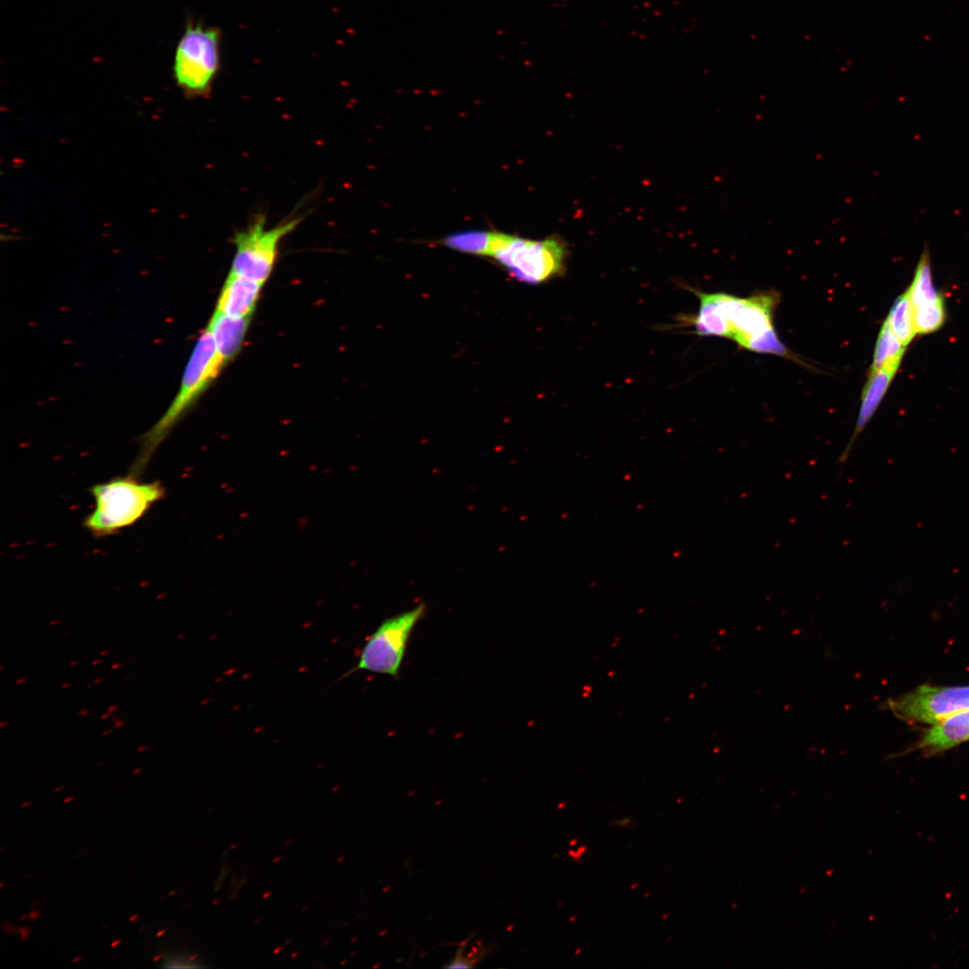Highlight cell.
I'll list each match as a JSON object with an SVG mask.
<instances>
[{
  "label": "cell",
  "instance_id": "1",
  "mask_svg": "<svg viewBox=\"0 0 969 969\" xmlns=\"http://www.w3.org/2000/svg\"><path fill=\"white\" fill-rule=\"evenodd\" d=\"M228 362L218 351L206 327L199 335L185 367L179 388L165 413L141 438L132 473L140 475L178 422L218 377Z\"/></svg>",
  "mask_w": 969,
  "mask_h": 969
},
{
  "label": "cell",
  "instance_id": "2",
  "mask_svg": "<svg viewBox=\"0 0 969 969\" xmlns=\"http://www.w3.org/2000/svg\"><path fill=\"white\" fill-rule=\"evenodd\" d=\"M90 492L94 507L83 526L95 537L112 536L135 524L165 496L161 482H144L134 473L94 484Z\"/></svg>",
  "mask_w": 969,
  "mask_h": 969
},
{
  "label": "cell",
  "instance_id": "3",
  "mask_svg": "<svg viewBox=\"0 0 969 969\" xmlns=\"http://www.w3.org/2000/svg\"><path fill=\"white\" fill-rule=\"evenodd\" d=\"M567 254V246L560 237L531 240L494 231L488 257L511 277L536 285L563 274Z\"/></svg>",
  "mask_w": 969,
  "mask_h": 969
},
{
  "label": "cell",
  "instance_id": "4",
  "mask_svg": "<svg viewBox=\"0 0 969 969\" xmlns=\"http://www.w3.org/2000/svg\"><path fill=\"white\" fill-rule=\"evenodd\" d=\"M221 32L215 27L189 22L177 45L173 76L188 97L206 95L221 65Z\"/></svg>",
  "mask_w": 969,
  "mask_h": 969
},
{
  "label": "cell",
  "instance_id": "5",
  "mask_svg": "<svg viewBox=\"0 0 969 969\" xmlns=\"http://www.w3.org/2000/svg\"><path fill=\"white\" fill-rule=\"evenodd\" d=\"M301 220V216H292L267 227L265 217L258 216L233 236L235 252L230 272L265 284L274 270L281 241Z\"/></svg>",
  "mask_w": 969,
  "mask_h": 969
},
{
  "label": "cell",
  "instance_id": "6",
  "mask_svg": "<svg viewBox=\"0 0 969 969\" xmlns=\"http://www.w3.org/2000/svg\"><path fill=\"white\" fill-rule=\"evenodd\" d=\"M425 611V605L421 603L381 622L367 638L351 672L366 670L397 677L410 635Z\"/></svg>",
  "mask_w": 969,
  "mask_h": 969
},
{
  "label": "cell",
  "instance_id": "7",
  "mask_svg": "<svg viewBox=\"0 0 969 969\" xmlns=\"http://www.w3.org/2000/svg\"><path fill=\"white\" fill-rule=\"evenodd\" d=\"M898 718L927 724L969 710L968 686H934L922 685L886 703Z\"/></svg>",
  "mask_w": 969,
  "mask_h": 969
},
{
  "label": "cell",
  "instance_id": "8",
  "mask_svg": "<svg viewBox=\"0 0 969 969\" xmlns=\"http://www.w3.org/2000/svg\"><path fill=\"white\" fill-rule=\"evenodd\" d=\"M716 297L730 326V339L740 346L752 351L775 332L773 326V311L778 301L775 293H759L743 299L717 292Z\"/></svg>",
  "mask_w": 969,
  "mask_h": 969
},
{
  "label": "cell",
  "instance_id": "9",
  "mask_svg": "<svg viewBox=\"0 0 969 969\" xmlns=\"http://www.w3.org/2000/svg\"><path fill=\"white\" fill-rule=\"evenodd\" d=\"M901 361L899 359L886 362L877 370L869 372V379L861 395V405L853 434L839 458V462L842 465L847 461L856 439L876 412L897 372Z\"/></svg>",
  "mask_w": 969,
  "mask_h": 969
},
{
  "label": "cell",
  "instance_id": "10",
  "mask_svg": "<svg viewBox=\"0 0 969 969\" xmlns=\"http://www.w3.org/2000/svg\"><path fill=\"white\" fill-rule=\"evenodd\" d=\"M264 284L229 272L215 305V311L251 319Z\"/></svg>",
  "mask_w": 969,
  "mask_h": 969
},
{
  "label": "cell",
  "instance_id": "11",
  "mask_svg": "<svg viewBox=\"0 0 969 969\" xmlns=\"http://www.w3.org/2000/svg\"><path fill=\"white\" fill-rule=\"evenodd\" d=\"M969 740V710L934 724L919 743L926 754H938Z\"/></svg>",
  "mask_w": 969,
  "mask_h": 969
},
{
  "label": "cell",
  "instance_id": "12",
  "mask_svg": "<svg viewBox=\"0 0 969 969\" xmlns=\"http://www.w3.org/2000/svg\"><path fill=\"white\" fill-rule=\"evenodd\" d=\"M250 319L234 318L214 311L207 327L215 345L228 362L236 357L244 343Z\"/></svg>",
  "mask_w": 969,
  "mask_h": 969
},
{
  "label": "cell",
  "instance_id": "13",
  "mask_svg": "<svg viewBox=\"0 0 969 969\" xmlns=\"http://www.w3.org/2000/svg\"><path fill=\"white\" fill-rule=\"evenodd\" d=\"M700 299L698 313L688 318L698 335L730 338V326L722 313L715 293L694 291Z\"/></svg>",
  "mask_w": 969,
  "mask_h": 969
},
{
  "label": "cell",
  "instance_id": "14",
  "mask_svg": "<svg viewBox=\"0 0 969 969\" xmlns=\"http://www.w3.org/2000/svg\"><path fill=\"white\" fill-rule=\"evenodd\" d=\"M908 291L913 309L943 300L933 284L930 256L927 247L920 258Z\"/></svg>",
  "mask_w": 969,
  "mask_h": 969
},
{
  "label": "cell",
  "instance_id": "15",
  "mask_svg": "<svg viewBox=\"0 0 969 969\" xmlns=\"http://www.w3.org/2000/svg\"><path fill=\"white\" fill-rule=\"evenodd\" d=\"M886 319L895 335L906 347L917 335L908 289L896 299Z\"/></svg>",
  "mask_w": 969,
  "mask_h": 969
},
{
  "label": "cell",
  "instance_id": "16",
  "mask_svg": "<svg viewBox=\"0 0 969 969\" xmlns=\"http://www.w3.org/2000/svg\"><path fill=\"white\" fill-rule=\"evenodd\" d=\"M494 231L468 230L446 236L442 243L456 251L488 257Z\"/></svg>",
  "mask_w": 969,
  "mask_h": 969
},
{
  "label": "cell",
  "instance_id": "17",
  "mask_svg": "<svg viewBox=\"0 0 969 969\" xmlns=\"http://www.w3.org/2000/svg\"><path fill=\"white\" fill-rule=\"evenodd\" d=\"M905 346L900 342L893 332L886 319L882 324L876 342L872 363L869 372H872L885 363L903 359Z\"/></svg>",
  "mask_w": 969,
  "mask_h": 969
},
{
  "label": "cell",
  "instance_id": "18",
  "mask_svg": "<svg viewBox=\"0 0 969 969\" xmlns=\"http://www.w3.org/2000/svg\"><path fill=\"white\" fill-rule=\"evenodd\" d=\"M917 334L925 335L938 330L946 320L944 300L913 309Z\"/></svg>",
  "mask_w": 969,
  "mask_h": 969
},
{
  "label": "cell",
  "instance_id": "19",
  "mask_svg": "<svg viewBox=\"0 0 969 969\" xmlns=\"http://www.w3.org/2000/svg\"><path fill=\"white\" fill-rule=\"evenodd\" d=\"M29 931H30V930L28 928H22V929L19 930L21 938L23 941H25V939L27 938V937L29 935Z\"/></svg>",
  "mask_w": 969,
  "mask_h": 969
},
{
  "label": "cell",
  "instance_id": "20",
  "mask_svg": "<svg viewBox=\"0 0 969 969\" xmlns=\"http://www.w3.org/2000/svg\"><path fill=\"white\" fill-rule=\"evenodd\" d=\"M39 914H40V912L39 911H32L30 913L29 917L31 918V920H36L39 916Z\"/></svg>",
  "mask_w": 969,
  "mask_h": 969
},
{
  "label": "cell",
  "instance_id": "21",
  "mask_svg": "<svg viewBox=\"0 0 969 969\" xmlns=\"http://www.w3.org/2000/svg\"><path fill=\"white\" fill-rule=\"evenodd\" d=\"M125 725V720H119L114 723L113 729H118Z\"/></svg>",
  "mask_w": 969,
  "mask_h": 969
},
{
  "label": "cell",
  "instance_id": "22",
  "mask_svg": "<svg viewBox=\"0 0 969 969\" xmlns=\"http://www.w3.org/2000/svg\"><path fill=\"white\" fill-rule=\"evenodd\" d=\"M118 707H119V705H118V704H112V705H110V706H109V707L108 708L107 711H109V712H114V711H117V709H118Z\"/></svg>",
  "mask_w": 969,
  "mask_h": 969
},
{
  "label": "cell",
  "instance_id": "23",
  "mask_svg": "<svg viewBox=\"0 0 969 969\" xmlns=\"http://www.w3.org/2000/svg\"><path fill=\"white\" fill-rule=\"evenodd\" d=\"M89 713H90V710H88V709H83V710H81V711H79V712H78V715H79V716H86V715H88Z\"/></svg>",
  "mask_w": 969,
  "mask_h": 969
},
{
  "label": "cell",
  "instance_id": "24",
  "mask_svg": "<svg viewBox=\"0 0 969 969\" xmlns=\"http://www.w3.org/2000/svg\"><path fill=\"white\" fill-rule=\"evenodd\" d=\"M113 713H114V712H109V711H107L106 713H104V714H102V715L100 716V719L104 720V719H107V718L112 717V716H113Z\"/></svg>",
  "mask_w": 969,
  "mask_h": 969
},
{
  "label": "cell",
  "instance_id": "25",
  "mask_svg": "<svg viewBox=\"0 0 969 969\" xmlns=\"http://www.w3.org/2000/svg\"><path fill=\"white\" fill-rule=\"evenodd\" d=\"M26 680H27V679H26L25 677H21V678H18V679H17V680L15 681V684H17V685H19V684H22V683L26 682Z\"/></svg>",
  "mask_w": 969,
  "mask_h": 969
},
{
  "label": "cell",
  "instance_id": "26",
  "mask_svg": "<svg viewBox=\"0 0 969 969\" xmlns=\"http://www.w3.org/2000/svg\"><path fill=\"white\" fill-rule=\"evenodd\" d=\"M112 730H113V729H111V728H110V729H106V730H104V731L102 732V736H106V735H109V734H110V733L112 732Z\"/></svg>",
  "mask_w": 969,
  "mask_h": 969
},
{
  "label": "cell",
  "instance_id": "27",
  "mask_svg": "<svg viewBox=\"0 0 969 969\" xmlns=\"http://www.w3.org/2000/svg\"><path fill=\"white\" fill-rule=\"evenodd\" d=\"M122 665H123L122 663H114V664H113V665L111 666V668H112V669H116V668H118L121 667Z\"/></svg>",
  "mask_w": 969,
  "mask_h": 969
},
{
  "label": "cell",
  "instance_id": "28",
  "mask_svg": "<svg viewBox=\"0 0 969 969\" xmlns=\"http://www.w3.org/2000/svg\"><path fill=\"white\" fill-rule=\"evenodd\" d=\"M102 681H104V677H97L96 679H94L93 683L98 684V683H100Z\"/></svg>",
  "mask_w": 969,
  "mask_h": 969
},
{
  "label": "cell",
  "instance_id": "29",
  "mask_svg": "<svg viewBox=\"0 0 969 969\" xmlns=\"http://www.w3.org/2000/svg\"><path fill=\"white\" fill-rule=\"evenodd\" d=\"M80 662H81L80 659H75V660H72L69 665L70 666H74L76 664H79Z\"/></svg>",
  "mask_w": 969,
  "mask_h": 969
},
{
  "label": "cell",
  "instance_id": "30",
  "mask_svg": "<svg viewBox=\"0 0 969 969\" xmlns=\"http://www.w3.org/2000/svg\"><path fill=\"white\" fill-rule=\"evenodd\" d=\"M101 662H102V660H101V659H95V660H93V661L92 662V666H96V665H98V664H100Z\"/></svg>",
  "mask_w": 969,
  "mask_h": 969
},
{
  "label": "cell",
  "instance_id": "31",
  "mask_svg": "<svg viewBox=\"0 0 969 969\" xmlns=\"http://www.w3.org/2000/svg\"><path fill=\"white\" fill-rule=\"evenodd\" d=\"M72 685H73V683H65V684L62 685L61 687L63 689H65V688H67V687L71 686Z\"/></svg>",
  "mask_w": 969,
  "mask_h": 969
},
{
  "label": "cell",
  "instance_id": "32",
  "mask_svg": "<svg viewBox=\"0 0 969 969\" xmlns=\"http://www.w3.org/2000/svg\"><path fill=\"white\" fill-rule=\"evenodd\" d=\"M121 942V939L115 940L111 943V947H116Z\"/></svg>",
  "mask_w": 969,
  "mask_h": 969
},
{
  "label": "cell",
  "instance_id": "33",
  "mask_svg": "<svg viewBox=\"0 0 969 969\" xmlns=\"http://www.w3.org/2000/svg\"><path fill=\"white\" fill-rule=\"evenodd\" d=\"M109 650H102V651H100V652L99 654H100V656H105V655H107V654H109Z\"/></svg>",
  "mask_w": 969,
  "mask_h": 969
},
{
  "label": "cell",
  "instance_id": "34",
  "mask_svg": "<svg viewBox=\"0 0 969 969\" xmlns=\"http://www.w3.org/2000/svg\"><path fill=\"white\" fill-rule=\"evenodd\" d=\"M147 748L148 747L146 746H140L137 747V751H144V750H146Z\"/></svg>",
  "mask_w": 969,
  "mask_h": 969
},
{
  "label": "cell",
  "instance_id": "35",
  "mask_svg": "<svg viewBox=\"0 0 969 969\" xmlns=\"http://www.w3.org/2000/svg\"><path fill=\"white\" fill-rule=\"evenodd\" d=\"M120 720V717H119V716H113V717H112V722H114V723H115V722H117V721H118V720Z\"/></svg>",
  "mask_w": 969,
  "mask_h": 969
},
{
  "label": "cell",
  "instance_id": "36",
  "mask_svg": "<svg viewBox=\"0 0 969 969\" xmlns=\"http://www.w3.org/2000/svg\"><path fill=\"white\" fill-rule=\"evenodd\" d=\"M164 933H165V930H162L158 931L157 937H160V936L163 935Z\"/></svg>",
  "mask_w": 969,
  "mask_h": 969
},
{
  "label": "cell",
  "instance_id": "37",
  "mask_svg": "<svg viewBox=\"0 0 969 969\" xmlns=\"http://www.w3.org/2000/svg\"><path fill=\"white\" fill-rule=\"evenodd\" d=\"M137 918H138V915H136V914H135V915H133V916H131V917L129 918V921H135V919H137Z\"/></svg>",
  "mask_w": 969,
  "mask_h": 969
},
{
  "label": "cell",
  "instance_id": "38",
  "mask_svg": "<svg viewBox=\"0 0 969 969\" xmlns=\"http://www.w3.org/2000/svg\"><path fill=\"white\" fill-rule=\"evenodd\" d=\"M29 916H30V914L26 913V914H24L23 916L20 917V918H19V920H20V921H21V920H24L25 918H27V917H29Z\"/></svg>",
  "mask_w": 969,
  "mask_h": 969
},
{
  "label": "cell",
  "instance_id": "39",
  "mask_svg": "<svg viewBox=\"0 0 969 969\" xmlns=\"http://www.w3.org/2000/svg\"><path fill=\"white\" fill-rule=\"evenodd\" d=\"M8 723H9L8 721H2V722L0 723V727H4V726H6V725H7Z\"/></svg>",
  "mask_w": 969,
  "mask_h": 969
},
{
  "label": "cell",
  "instance_id": "40",
  "mask_svg": "<svg viewBox=\"0 0 969 969\" xmlns=\"http://www.w3.org/2000/svg\"><path fill=\"white\" fill-rule=\"evenodd\" d=\"M141 771H142V768H137V769H135L133 773L135 774V773H138Z\"/></svg>",
  "mask_w": 969,
  "mask_h": 969
},
{
  "label": "cell",
  "instance_id": "41",
  "mask_svg": "<svg viewBox=\"0 0 969 969\" xmlns=\"http://www.w3.org/2000/svg\"><path fill=\"white\" fill-rule=\"evenodd\" d=\"M73 799H74V798H73V797H69L68 799H65L64 800V802L67 803L68 801H71V800H73Z\"/></svg>",
  "mask_w": 969,
  "mask_h": 969
},
{
  "label": "cell",
  "instance_id": "42",
  "mask_svg": "<svg viewBox=\"0 0 969 969\" xmlns=\"http://www.w3.org/2000/svg\"><path fill=\"white\" fill-rule=\"evenodd\" d=\"M161 956H162L161 955H159V956H155V957L153 958V962H155L156 960H159V959L161 958Z\"/></svg>",
  "mask_w": 969,
  "mask_h": 969
},
{
  "label": "cell",
  "instance_id": "43",
  "mask_svg": "<svg viewBox=\"0 0 969 969\" xmlns=\"http://www.w3.org/2000/svg\"><path fill=\"white\" fill-rule=\"evenodd\" d=\"M80 959H81V956H78V957H76L75 959H74V960H73V962H74V963H75L76 961H78V960H80Z\"/></svg>",
  "mask_w": 969,
  "mask_h": 969
},
{
  "label": "cell",
  "instance_id": "44",
  "mask_svg": "<svg viewBox=\"0 0 969 969\" xmlns=\"http://www.w3.org/2000/svg\"><path fill=\"white\" fill-rule=\"evenodd\" d=\"M61 789H64V787L62 786V787L57 788V789L55 790V791H59V790H61Z\"/></svg>",
  "mask_w": 969,
  "mask_h": 969
},
{
  "label": "cell",
  "instance_id": "45",
  "mask_svg": "<svg viewBox=\"0 0 969 969\" xmlns=\"http://www.w3.org/2000/svg\"><path fill=\"white\" fill-rule=\"evenodd\" d=\"M93 685H94V683L92 682V684H89V685H87V686H86V687H87V688H90V687H91V686H92Z\"/></svg>",
  "mask_w": 969,
  "mask_h": 969
},
{
  "label": "cell",
  "instance_id": "46",
  "mask_svg": "<svg viewBox=\"0 0 969 969\" xmlns=\"http://www.w3.org/2000/svg\"><path fill=\"white\" fill-rule=\"evenodd\" d=\"M24 804H25V805H22V807H25V806H28V805H30V804H31V802H26V803H24Z\"/></svg>",
  "mask_w": 969,
  "mask_h": 969
},
{
  "label": "cell",
  "instance_id": "47",
  "mask_svg": "<svg viewBox=\"0 0 969 969\" xmlns=\"http://www.w3.org/2000/svg\"><path fill=\"white\" fill-rule=\"evenodd\" d=\"M57 623H59V621L51 622V624H57Z\"/></svg>",
  "mask_w": 969,
  "mask_h": 969
},
{
  "label": "cell",
  "instance_id": "48",
  "mask_svg": "<svg viewBox=\"0 0 969 969\" xmlns=\"http://www.w3.org/2000/svg\"><path fill=\"white\" fill-rule=\"evenodd\" d=\"M102 764H104V762H103V763H99V764H97V766H100V765H102Z\"/></svg>",
  "mask_w": 969,
  "mask_h": 969
}]
</instances>
